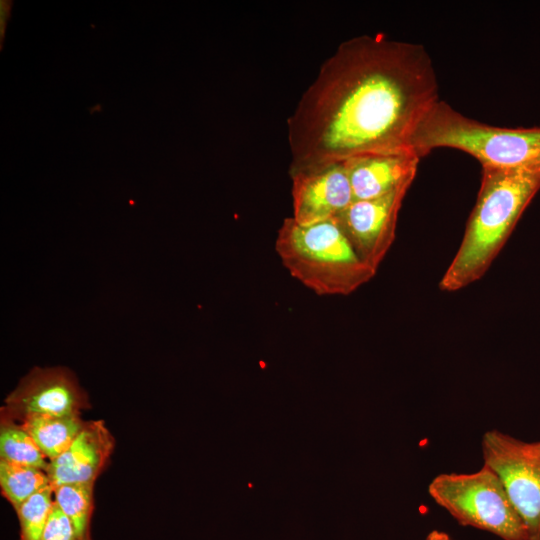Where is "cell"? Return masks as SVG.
I'll return each mask as SVG.
<instances>
[{"mask_svg":"<svg viewBox=\"0 0 540 540\" xmlns=\"http://www.w3.org/2000/svg\"><path fill=\"white\" fill-rule=\"evenodd\" d=\"M439 100L424 46L361 35L324 61L288 118L290 170L413 150V136Z\"/></svg>","mask_w":540,"mask_h":540,"instance_id":"1","label":"cell"},{"mask_svg":"<svg viewBox=\"0 0 540 540\" xmlns=\"http://www.w3.org/2000/svg\"><path fill=\"white\" fill-rule=\"evenodd\" d=\"M539 190L540 166L483 168L475 206L460 246L439 283L441 290H460L486 273Z\"/></svg>","mask_w":540,"mask_h":540,"instance_id":"2","label":"cell"},{"mask_svg":"<svg viewBox=\"0 0 540 540\" xmlns=\"http://www.w3.org/2000/svg\"><path fill=\"white\" fill-rule=\"evenodd\" d=\"M275 250L288 273L320 296L349 295L376 274L359 257L336 218L309 225L285 218Z\"/></svg>","mask_w":540,"mask_h":540,"instance_id":"3","label":"cell"},{"mask_svg":"<svg viewBox=\"0 0 540 540\" xmlns=\"http://www.w3.org/2000/svg\"><path fill=\"white\" fill-rule=\"evenodd\" d=\"M461 150L482 168L540 166V127L506 128L469 118L438 100L419 124L412 148L423 157L436 148Z\"/></svg>","mask_w":540,"mask_h":540,"instance_id":"4","label":"cell"},{"mask_svg":"<svg viewBox=\"0 0 540 540\" xmlns=\"http://www.w3.org/2000/svg\"><path fill=\"white\" fill-rule=\"evenodd\" d=\"M431 498L459 524L503 540H529L527 528L500 477L488 466L473 473H442L428 486Z\"/></svg>","mask_w":540,"mask_h":540,"instance_id":"5","label":"cell"},{"mask_svg":"<svg viewBox=\"0 0 540 540\" xmlns=\"http://www.w3.org/2000/svg\"><path fill=\"white\" fill-rule=\"evenodd\" d=\"M481 445L484 465L500 477L529 540H540V456L526 442L498 430L487 431Z\"/></svg>","mask_w":540,"mask_h":540,"instance_id":"6","label":"cell"},{"mask_svg":"<svg viewBox=\"0 0 540 540\" xmlns=\"http://www.w3.org/2000/svg\"><path fill=\"white\" fill-rule=\"evenodd\" d=\"M91 404L75 373L64 366H34L6 396L0 410L16 421L31 415H81Z\"/></svg>","mask_w":540,"mask_h":540,"instance_id":"7","label":"cell"},{"mask_svg":"<svg viewBox=\"0 0 540 540\" xmlns=\"http://www.w3.org/2000/svg\"><path fill=\"white\" fill-rule=\"evenodd\" d=\"M408 189L355 200L335 217L359 257L375 271L394 242L399 211Z\"/></svg>","mask_w":540,"mask_h":540,"instance_id":"8","label":"cell"},{"mask_svg":"<svg viewBox=\"0 0 540 540\" xmlns=\"http://www.w3.org/2000/svg\"><path fill=\"white\" fill-rule=\"evenodd\" d=\"M289 172L292 180V218L301 225L335 218L354 201L345 160Z\"/></svg>","mask_w":540,"mask_h":540,"instance_id":"9","label":"cell"},{"mask_svg":"<svg viewBox=\"0 0 540 540\" xmlns=\"http://www.w3.org/2000/svg\"><path fill=\"white\" fill-rule=\"evenodd\" d=\"M115 438L103 420L85 421L70 446L50 460L46 473L52 487L95 482L109 463Z\"/></svg>","mask_w":540,"mask_h":540,"instance_id":"10","label":"cell"},{"mask_svg":"<svg viewBox=\"0 0 540 540\" xmlns=\"http://www.w3.org/2000/svg\"><path fill=\"white\" fill-rule=\"evenodd\" d=\"M420 157L414 150L372 153L345 160L355 200L384 196L409 188Z\"/></svg>","mask_w":540,"mask_h":540,"instance_id":"11","label":"cell"},{"mask_svg":"<svg viewBox=\"0 0 540 540\" xmlns=\"http://www.w3.org/2000/svg\"><path fill=\"white\" fill-rule=\"evenodd\" d=\"M18 422L30 434L48 461L61 455L70 446L85 423L81 415H31Z\"/></svg>","mask_w":540,"mask_h":540,"instance_id":"12","label":"cell"},{"mask_svg":"<svg viewBox=\"0 0 540 540\" xmlns=\"http://www.w3.org/2000/svg\"><path fill=\"white\" fill-rule=\"evenodd\" d=\"M95 482L71 483L53 487L56 504L70 520L77 540H92Z\"/></svg>","mask_w":540,"mask_h":540,"instance_id":"13","label":"cell"},{"mask_svg":"<svg viewBox=\"0 0 540 540\" xmlns=\"http://www.w3.org/2000/svg\"><path fill=\"white\" fill-rule=\"evenodd\" d=\"M0 459L47 470L48 459L21 423L0 410Z\"/></svg>","mask_w":540,"mask_h":540,"instance_id":"14","label":"cell"},{"mask_svg":"<svg viewBox=\"0 0 540 540\" xmlns=\"http://www.w3.org/2000/svg\"><path fill=\"white\" fill-rule=\"evenodd\" d=\"M49 484L46 471L0 459L1 494L14 510Z\"/></svg>","mask_w":540,"mask_h":540,"instance_id":"15","label":"cell"},{"mask_svg":"<svg viewBox=\"0 0 540 540\" xmlns=\"http://www.w3.org/2000/svg\"><path fill=\"white\" fill-rule=\"evenodd\" d=\"M53 504V487L49 484L15 510L20 527L19 540H41Z\"/></svg>","mask_w":540,"mask_h":540,"instance_id":"16","label":"cell"},{"mask_svg":"<svg viewBox=\"0 0 540 540\" xmlns=\"http://www.w3.org/2000/svg\"><path fill=\"white\" fill-rule=\"evenodd\" d=\"M41 540H77L70 520L55 501Z\"/></svg>","mask_w":540,"mask_h":540,"instance_id":"17","label":"cell"},{"mask_svg":"<svg viewBox=\"0 0 540 540\" xmlns=\"http://www.w3.org/2000/svg\"><path fill=\"white\" fill-rule=\"evenodd\" d=\"M425 540H451L450 536L439 530H432Z\"/></svg>","mask_w":540,"mask_h":540,"instance_id":"18","label":"cell"},{"mask_svg":"<svg viewBox=\"0 0 540 540\" xmlns=\"http://www.w3.org/2000/svg\"><path fill=\"white\" fill-rule=\"evenodd\" d=\"M528 450L536 455L540 456V441L533 443H526Z\"/></svg>","mask_w":540,"mask_h":540,"instance_id":"19","label":"cell"}]
</instances>
